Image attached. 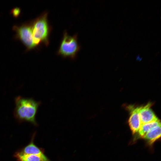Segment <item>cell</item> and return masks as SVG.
Instances as JSON below:
<instances>
[{"instance_id":"10","label":"cell","mask_w":161,"mask_h":161,"mask_svg":"<svg viewBox=\"0 0 161 161\" xmlns=\"http://www.w3.org/2000/svg\"><path fill=\"white\" fill-rule=\"evenodd\" d=\"M160 124H161L160 122L159 119L142 124L138 132L140 136L143 138L148 132L154 127Z\"/></svg>"},{"instance_id":"5","label":"cell","mask_w":161,"mask_h":161,"mask_svg":"<svg viewBox=\"0 0 161 161\" xmlns=\"http://www.w3.org/2000/svg\"><path fill=\"white\" fill-rule=\"evenodd\" d=\"M128 108L130 113L129 124L132 133L134 134L138 132L141 125L139 114V107H135L130 105Z\"/></svg>"},{"instance_id":"2","label":"cell","mask_w":161,"mask_h":161,"mask_svg":"<svg viewBox=\"0 0 161 161\" xmlns=\"http://www.w3.org/2000/svg\"><path fill=\"white\" fill-rule=\"evenodd\" d=\"M47 16V12L44 13L31 23L33 41L36 46L40 43L46 46L49 44L51 27L48 20Z\"/></svg>"},{"instance_id":"8","label":"cell","mask_w":161,"mask_h":161,"mask_svg":"<svg viewBox=\"0 0 161 161\" xmlns=\"http://www.w3.org/2000/svg\"><path fill=\"white\" fill-rule=\"evenodd\" d=\"M35 134L32 136L31 140L27 145L19 151L22 153L25 154H39L44 153V150L38 147L34 142Z\"/></svg>"},{"instance_id":"11","label":"cell","mask_w":161,"mask_h":161,"mask_svg":"<svg viewBox=\"0 0 161 161\" xmlns=\"http://www.w3.org/2000/svg\"><path fill=\"white\" fill-rule=\"evenodd\" d=\"M20 9L18 7L13 9L11 11V13L15 17H17L20 13Z\"/></svg>"},{"instance_id":"1","label":"cell","mask_w":161,"mask_h":161,"mask_svg":"<svg viewBox=\"0 0 161 161\" xmlns=\"http://www.w3.org/2000/svg\"><path fill=\"white\" fill-rule=\"evenodd\" d=\"M14 116L19 122H29L37 126L36 115L41 102L32 98L19 96L15 99Z\"/></svg>"},{"instance_id":"3","label":"cell","mask_w":161,"mask_h":161,"mask_svg":"<svg viewBox=\"0 0 161 161\" xmlns=\"http://www.w3.org/2000/svg\"><path fill=\"white\" fill-rule=\"evenodd\" d=\"M80 49L77 35H70L65 31L57 52L58 54L64 58L74 59Z\"/></svg>"},{"instance_id":"7","label":"cell","mask_w":161,"mask_h":161,"mask_svg":"<svg viewBox=\"0 0 161 161\" xmlns=\"http://www.w3.org/2000/svg\"><path fill=\"white\" fill-rule=\"evenodd\" d=\"M14 156L18 161H51L44 153L39 154H25L18 151L15 153Z\"/></svg>"},{"instance_id":"4","label":"cell","mask_w":161,"mask_h":161,"mask_svg":"<svg viewBox=\"0 0 161 161\" xmlns=\"http://www.w3.org/2000/svg\"><path fill=\"white\" fill-rule=\"evenodd\" d=\"M13 29L16 32V38L22 41L27 50L34 48L36 46L33 41L31 23L24 24L20 26H14Z\"/></svg>"},{"instance_id":"6","label":"cell","mask_w":161,"mask_h":161,"mask_svg":"<svg viewBox=\"0 0 161 161\" xmlns=\"http://www.w3.org/2000/svg\"><path fill=\"white\" fill-rule=\"evenodd\" d=\"M152 103H148L145 106L139 107V114L141 125L158 119L151 108Z\"/></svg>"},{"instance_id":"9","label":"cell","mask_w":161,"mask_h":161,"mask_svg":"<svg viewBox=\"0 0 161 161\" xmlns=\"http://www.w3.org/2000/svg\"><path fill=\"white\" fill-rule=\"evenodd\" d=\"M161 124L157 126L148 132L143 137L152 144L160 137Z\"/></svg>"}]
</instances>
